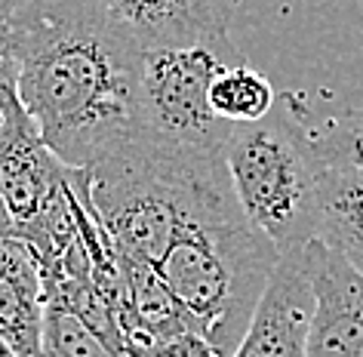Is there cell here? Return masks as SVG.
<instances>
[{
	"mask_svg": "<svg viewBox=\"0 0 363 357\" xmlns=\"http://www.w3.org/2000/svg\"><path fill=\"white\" fill-rule=\"evenodd\" d=\"M225 163L243 213L280 253L314 241L330 158L317 130L293 108V96H280L274 111L256 123H234Z\"/></svg>",
	"mask_w": 363,
	"mask_h": 357,
	"instance_id": "3",
	"label": "cell"
},
{
	"mask_svg": "<svg viewBox=\"0 0 363 357\" xmlns=\"http://www.w3.org/2000/svg\"><path fill=\"white\" fill-rule=\"evenodd\" d=\"M243 53L219 47H154L142 62V136L185 158H225L234 123L210 105V84Z\"/></svg>",
	"mask_w": 363,
	"mask_h": 357,
	"instance_id": "4",
	"label": "cell"
},
{
	"mask_svg": "<svg viewBox=\"0 0 363 357\" xmlns=\"http://www.w3.org/2000/svg\"><path fill=\"white\" fill-rule=\"evenodd\" d=\"M314 274L308 243L289 246L271 271L231 357H308V333L314 317Z\"/></svg>",
	"mask_w": 363,
	"mask_h": 357,
	"instance_id": "5",
	"label": "cell"
},
{
	"mask_svg": "<svg viewBox=\"0 0 363 357\" xmlns=\"http://www.w3.org/2000/svg\"><path fill=\"white\" fill-rule=\"evenodd\" d=\"M317 241L363 274V170L330 160L320 188Z\"/></svg>",
	"mask_w": 363,
	"mask_h": 357,
	"instance_id": "10",
	"label": "cell"
},
{
	"mask_svg": "<svg viewBox=\"0 0 363 357\" xmlns=\"http://www.w3.org/2000/svg\"><path fill=\"white\" fill-rule=\"evenodd\" d=\"M123 345L130 357H222L201 329H182L169 336H130Z\"/></svg>",
	"mask_w": 363,
	"mask_h": 357,
	"instance_id": "14",
	"label": "cell"
},
{
	"mask_svg": "<svg viewBox=\"0 0 363 357\" xmlns=\"http://www.w3.org/2000/svg\"><path fill=\"white\" fill-rule=\"evenodd\" d=\"M0 237H16V225H13V216L6 209L4 197H0Z\"/></svg>",
	"mask_w": 363,
	"mask_h": 357,
	"instance_id": "17",
	"label": "cell"
},
{
	"mask_svg": "<svg viewBox=\"0 0 363 357\" xmlns=\"http://www.w3.org/2000/svg\"><path fill=\"white\" fill-rule=\"evenodd\" d=\"M277 259V243L243 213L234 185L225 182L194 200L154 268L216 351L231 357Z\"/></svg>",
	"mask_w": 363,
	"mask_h": 357,
	"instance_id": "2",
	"label": "cell"
},
{
	"mask_svg": "<svg viewBox=\"0 0 363 357\" xmlns=\"http://www.w3.org/2000/svg\"><path fill=\"white\" fill-rule=\"evenodd\" d=\"M43 308L38 256L22 237H0V339L22 357H40Z\"/></svg>",
	"mask_w": 363,
	"mask_h": 357,
	"instance_id": "8",
	"label": "cell"
},
{
	"mask_svg": "<svg viewBox=\"0 0 363 357\" xmlns=\"http://www.w3.org/2000/svg\"><path fill=\"white\" fill-rule=\"evenodd\" d=\"M40 357H130L102 339L93 326H86L68 305L47 299L43 308Z\"/></svg>",
	"mask_w": 363,
	"mask_h": 357,
	"instance_id": "13",
	"label": "cell"
},
{
	"mask_svg": "<svg viewBox=\"0 0 363 357\" xmlns=\"http://www.w3.org/2000/svg\"><path fill=\"white\" fill-rule=\"evenodd\" d=\"M145 50L154 47H219L228 38L240 0H89Z\"/></svg>",
	"mask_w": 363,
	"mask_h": 357,
	"instance_id": "6",
	"label": "cell"
},
{
	"mask_svg": "<svg viewBox=\"0 0 363 357\" xmlns=\"http://www.w3.org/2000/svg\"><path fill=\"white\" fill-rule=\"evenodd\" d=\"M31 0H0V22H6V19H13L16 13L22 10V6H28Z\"/></svg>",
	"mask_w": 363,
	"mask_h": 357,
	"instance_id": "16",
	"label": "cell"
},
{
	"mask_svg": "<svg viewBox=\"0 0 363 357\" xmlns=\"http://www.w3.org/2000/svg\"><path fill=\"white\" fill-rule=\"evenodd\" d=\"M68 163L56 158L40 136H31L0 154V197L13 216L16 231L40 213V207L65 182Z\"/></svg>",
	"mask_w": 363,
	"mask_h": 357,
	"instance_id": "9",
	"label": "cell"
},
{
	"mask_svg": "<svg viewBox=\"0 0 363 357\" xmlns=\"http://www.w3.org/2000/svg\"><path fill=\"white\" fill-rule=\"evenodd\" d=\"M308 253L317 296L308 357H363V274L317 237Z\"/></svg>",
	"mask_w": 363,
	"mask_h": 357,
	"instance_id": "7",
	"label": "cell"
},
{
	"mask_svg": "<svg viewBox=\"0 0 363 357\" xmlns=\"http://www.w3.org/2000/svg\"><path fill=\"white\" fill-rule=\"evenodd\" d=\"M19 93L68 167H93L142 130L145 47L89 0H31L13 19Z\"/></svg>",
	"mask_w": 363,
	"mask_h": 357,
	"instance_id": "1",
	"label": "cell"
},
{
	"mask_svg": "<svg viewBox=\"0 0 363 357\" xmlns=\"http://www.w3.org/2000/svg\"><path fill=\"white\" fill-rule=\"evenodd\" d=\"M210 105L228 123H256L274 111L277 93L265 75L252 71L247 62H238L216 75L210 84Z\"/></svg>",
	"mask_w": 363,
	"mask_h": 357,
	"instance_id": "12",
	"label": "cell"
},
{
	"mask_svg": "<svg viewBox=\"0 0 363 357\" xmlns=\"http://www.w3.org/2000/svg\"><path fill=\"white\" fill-rule=\"evenodd\" d=\"M314 130L326 158L363 170V111L342 114L335 121H326L323 126H314Z\"/></svg>",
	"mask_w": 363,
	"mask_h": 357,
	"instance_id": "15",
	"label": "cell"
},
{
	"mask_svg": "<svg viewBox=\"0 0 363 357\" xmlns=\"http://www.w3.org/2000/svg\"><path fill=\"white\" fill-rule=\"evenodd\" d=\"M123 259V256H121ZM126 274V311L121 317L123 342L130 336H169L182 329H197L194 317L172 296L167 280L154 265L123 259Z\"/></svg>",
	"mask_w": 363,
	"mask_h": 357,
	"instance_id": "11",
	"label": "cell"
},
{
	"mask_svg": "<svg viewBox=\"0 0 363 357\" xmlns=\"http://www.w3.org/2000/svg\"><path fill=\"white\" fill-rule=\"evenodd\" d=\"M0 357H22V354L16 351V348L6 342V339H0Z\"/></svg>",
	"mask_w": 363,
	"mask_h": 357,
	"instance_id": "18",
	"label": "cell"
}]
</instances>
